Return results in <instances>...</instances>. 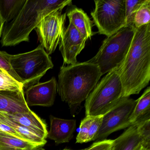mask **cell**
Here are the masks:
<instances>
[{
	"instance_id": "obj_28",
	"label": "cell",
	"mask_w": 150,
	"mask_h": 150,
	"mask_svg": "<svg viewBox=\"0 0 150 150\" xmlns=\"http://www.w3.org/2000/svg\"><path fill=\"white\" fill-rule=\"evenodd\" d=\"M0 131L12 135V136L19 138L24 139L21 135L17 133L16 132L12 127L7 125L3 123L0 122Z\"/></svg>"
},
{
	"instance_id": "obj_3",
	"label": "cell",
	"mask_w": 150,
	"mask_h": 150,
	"mask_svg": "<svg viewBox=\"0 0 150 150\" xmlns=\"http://www.w3.org/2000/svg\"><path fill=\"white\" fill-rule=\"evenodd\" d=\"M102 76L99 67L90 62L63 66L58 75L57 92L70 108L86 100Z\"/></svg>"
},
{
	"instance_id": "obj_31",
	"label": "cell",
	"mask_w": 150,
	"mask_h": 150,
	"mask_svg": "<svg viewBox=\"0 0 150 150\" xmlns=\"http://www.w3.org/2000/svg\"><path fill=\"white\" fill-rule=\"evenodd\" d=\"M62 150H71V149H67V148H65V149H63Z\"/></svg>"
},
{
	"instance_id": "obj_14",
	"label": "cell",
	"mask_w": 150,
	"mask_h": 150,
	"mask_svg": "<svg viewBox=\"0 0 150 150\" xmlns=\"http://www.w3.org/2000/svg\"><path fill=\"white\" fill-rule=\"evenodd\" d=\"M0 113L15 122L33 130L47 137L48 132L45 122L32 110L28 113H15L0 111Z\"/></svg>"
},
{
	"instance_id": "obj_11",
	"label": "cell",
	"mask_w": 150,
	"mask_h": 150,
	"mask_svg": "<svg viewBox=\"0 0 150 150\" xmlns=\"http://www.w3.org/2000/svg\"><path fill=\"white\" fill-rule=\"evenodd\" d=\"M57 82L53 77L44 82L35 84L26 89V103L29 106L49 107L55 102L57 93Z\"/></svg>"
},
{
	"instance_id": "obj_4",
	"label": "cell",
	"mask_w": 150,
	"mask_h": 150,
	"mask_svg": "<svg viewBox=\"0 0 150 150\" xmlns=\"http://www.w3.org/2000/svg\"><path fill=\"white\" fill-rule=\"evenodd\" d=\"M135 28L125 26L108 37L96 55L88 62L96 65L102 75L118 68L125 59L134 36Z\"/></svg>"
},
{
	"instance_id": "obj_29",
	"label": "cell",
	"mask_w": 150,
	"mask_h": 150,
	"mask_svg": "<svg viewBox=\"0 0 150 150\" xmlns=\"http://www.w3.org/2000/svg\"><path fill=\"white\" fill-rule=\"evenodd\" d=\"M4 22L2 20V17H1V15L0 13V37H1L2 35V31H3V28L4 26Z\"/></svg>"
},
{
	"instance_id": "obj_13",
	"label": "cell",
	"mask_w": 150,
	"mask_h": 150,
	"mask_svg": "<svg viewBox=\"0 0 150 150\" xmlns=\"http://www.w3.org/2000/svg\"><path fill=\"white\" fill-rule=\"evenodd\" d=\"M0 111L8 113H28L31 111L26 103L23 89L0 91Z\"/></svg>"
},
{
	"instance_id": "obj_24",
	"label": "cell",
	"mask_w": 150,
	"mask_h": 150,
	"mask_svg": "<svg viewBox=\"0 0 150 150\" xmlns=\"http://www.w3.org/2000/svg\"><path fill=\"white\" fill-rule=\"evenodd\" d=\"M126 26H133V19L136 12L145 0H125Z\"/></svg>"
},
{
	"instance_id": "obj_26",
	"label": "cell",
	"mask_w": 150,
	"mask_h": 150,
	"mask_svg": "<svg viewBox=\"0 0 150 150\" xmlns=\"http://www.w3.org/2000/svg\"><path fill=\"white\" fill-rule=\"evenodd\" d=\"M9 56L10 54L6 52L0 51V69L3 71L6 72L16 80L22 84L21 79L17 76L10 65Z\"/></svg>"
},
{
	"instance_id": "obj_15",
	"label": "cell",
	"mask_w": 150,
	"mask_h": 150,
	"mask_svg": "<svg viewBox=\"0 0 150 150\" xmlns=\"http://www.w3.org/2000/svg\"><path fill=\"white\" fill-rule=\"evenodd\" d=\"M103 115L86 116L81 121L76 143H87L95 140L101 125Z\"/></svg>"
},
{
	"instance_id": "obj_30",
	"label": "cell",
	"mask_w": 150,
	"mask_h": 150,
	"mask_svg": "<svg viewBox=\"0 0 150 150\" xmlns=\"http://www.w3.org/2000/svg\"><path fill=\"white\" fill-rule=\"evenodd\" d=\"M147 148H150V147H145L144 146L143 144H142L138 146L134 150H146Z\"/></svg>"
},
{
	"instance_id": "obj_20",
	"label": "cell",
	"mask_w": 150,
	"mask_h": 150,
	"mask_svg": "<svg viewBox=\"0 0 150 150\" xmlns=\"http://www.w3.org/2000/svg\"><path fill=\"white\" fill-rule=\"evenodd\" d=\"M0 122L9 125L21 135L24 139L34 143L45 144L47 143V137L33 130L24 127L13 120L6 117L0 113Z\"/></svg>"
},
{
	"instance_id": "obj_8",
	"label": "cell",
	"mask_w": 150,
	"mask_h": 150,
	"mask_svg": "<svg viewBox=\"0 0 150 150\" xmlns=\"http://www.w3.org/2000/svg\"><path fill=\"white\" fill-rule=\"evenodd\" d=\"M136 100L129 97L121 98L103 117L101 125L95 140L106 139L111 133L129 127V118L135 108Z\"/></svg>"
},
{
	"instance_id": "obj_22",
	"label": "cell",
	"mask_w": 150,
	"mask_h": 150,
	"mask_svg": "<svg viewBox=\"0 0 150 150\" xmlns=\"http://www.w3.org/2000/svg\"><path fill=\"white\" fill-rule=\"evenodd\" d=\"M150 1L145 0L136 12L133 19V26L139 28L146 24L150 23Z\"/></svg>"
},
{
	"instance_id": "obj_27",
	"label": "cell",
	"mask_w": 150,
	"mask_h": 150,
	"mask_svg": "<svg viewBox=\"0 0 150 150\" xmlns=\"http://www.w3.org/2000/svg\"><path fill=\"white\" fill-rule=\"evenodd\" d=\"M114 143V139H103L96 141L88 148L80 150H113Z\"/></svg>"
},
{
	"instance_id": "obj_1",
	"label": "cell",
	"mask_w": 150,
	"mask_h": 150,
	"mask_svg": "<svg viewBox=\"0 0 150 150\" xmlns=\"http://www.w3.org/2000/svg\"><path fill=\"white\" fill-rule=\"evenodd\" d=\"M123 97L138 94L150 80V23L135 28L128 54L117 68Z\"/></svg>"
},
{
	"instance_id": "obj_16",
	"label": "cell",
	"mask_w": 150,
	"mask_h": 150,
	"mask_svg": "<svg viewBox=\"0 0 150 150\" xmlns=\"http://www.w3.org/2000/svg\"><path fill=\"white\" fill-rule=\"evenodd\" d=\"M66 13L69 22L71 23L83 37L86 40L91 39L93 35L92 31L93 23L87 14L77 7L71 8Z\"/></svg>"
},
{
	"instance_id": "obj_18",
	"label": "cell",
	"mask_w": 150,
	"mask_h": 150,
	"mask_svg": "<svg viewBox=\"0 0 150 150\" xmlns=\"http://www.w3.org/2000/svg\"><path fill=\"white\" fill-rule=\"evenodd\" d=\"M142 144L143 140L138 132L137 125H133L114 139L113 150H134Z\"/></svg>"
},
{
	"instance_id": "obj_10",
	"label": "cell",
	"mask_w": 150,
	"mask_h": 150,
	"mask_svg": "<svg viewBox=\"0 0 150 150\" xmlns=\"http://www.w3.org/2000/svg\"><path fill=\"white\" fill-rule=\"evenodd\" d=\"M86 41L69 22L59 43V50L64 59V64L69 65L78 63L77 56L85 48Z\"/></svg>"
},
{
	"instance_id": "obj_6",
	"label": "cell",
	"mask_w": 150,
	"mask_h": 150,
	"mask_svg": "<svg viewBox=\"0 0 150 150\" xmlns=\"http://www.w3.org/2000/svg\"><path fill=\"white\" fill-rule=\"evenodd\" d=\"M9 62L21 80L23 89L38 83L47 71L54 67L51 58L40 45L31 51L10 55Z\"/></svg>"
},
{
	"instance_id": "obj_7",
	"label": "cell",
	"mask_w": 150,
	"mask_h": 150,
	"mask_svg": "<svg viewBox=\"0 0 150 150\" xmlns=\"http://www.w3.org/2000/svg\"><path fill=\"white\" fill-rule=\"evenodd\" d=\"M91 13L98 33L110 36L126 26L125 0H96Z\"/></svg>"
},
{
	"instance_id": "obj_9",
	"label": "cell",
	"mask_w": 150,
	"mask_h": 150,
	"mask_svg": "<svg viewBox=\"0 0 150 150\" xmlns=\"http://www.w3.org/2000/svg\"><path fill=\"white\" fill-rule=\"evenodd\" d=\"M62 12V10H56L49 14L35 29L40 45L49 55L56 50L65 30L67 13L63 14Z\"/></svg>"
},
{
	"instance_id": "obj_19",
	"label": "cell",
	"mask_w": 150,
	"mask_h": 150,
	"mask_svg": "<svg viewBox=\"0 0 150 150\" xmlns=\"http://www.w3.org/2000/svg\"><path fill=\"white\" fill-rule=\"evenodd\" d=\"M135 108L129 118L130 126L150 119V88L148 87L136 100Z\"/></svg>"
},
{
	"instance_id": "obj_23",
	"label": "cell",
	"mask_w": 150,
	"mask_h": 150,
	"mask_svg": "<svg viewBox=\"0 0 150 150\" xmlns=\"http://www.w3.org/2000/svg\"><path fill=\"white\" fill-rule=\"evenodd\" d=\"M23 89V85L6 72L0 71V91H16Z\"/></svg>"
},
{
	"instance_id": "obj_33",
	"label": "cell",
	"mask_w": 150,
	"mask_h": 150,
	"mask_svg": "<svg viewBox=\"0 0 150 150\" xmlns=\"http://www.w3.org/2000/svg\"><path fill=\"white\" fill-rule=\"evenodd\" d=\"M1 71V69H0V71Z\"/></svg>"
},
{
	"instance_id": "obj_17",
	"label": "cell",
	"mask_w": 150,
	"mask_h": 150,
	"mask_svg": "<svg viewBox=\"0 0 150 150\" xmlns=\"http://www.w3.org/2000/svg\"><path fill=\"white\" fill-rule=\"evenodd\" d=\"M45 145L0 131V150H45Z\"/></svg>"
},
{
	"instance_id": "obj_12",
	"label": "cell",
	"mask_w": 150,
	"mask_h": 150,
	"mask_svg": "<svg viewBox=\"0 0 150 150\" xmlns=\"http://www.w3.org/2000/svg\"><path fill=\"white\" fill-rule=\"evenodd\" d=\"M50 129L47 137L57 144L68 143L73 137L76 129V121L50 116Z\"/></svg>"
},
{
	"instance_id": "obj_25",
	"label": "cell",
	"mask_w": 150,
	"mask_h": 150,
	"mask_svg": "<svg viewBox=\"0 0 150 150\" xmlns=\"http://www.w3.org/2000/svg\"><path fill=\"white\" fill-rule=\"evenodd\" d=\"M135 125H137V130L143 140L144 146L150 148V119Z\"/></svg>"
},
{
	"instance_id": "obj_5",
	"label": "cell",
	"mask_w": 150,
	"mask_h": 150,
	"mask_svg": "<svg viewBox=\"0 0 150 150\" xmlns=\"http://www.w3.org/2000/svg\"><path fill=\"white\" fill-rule=\"evenodd\" d=\"M122 86L117 68L108 73L85 102L86 116L104 115L122 98Z\"/></svg>"
},
{
	"instance_id": "obj_2",
	"label": "cell",
	"mask_w": 150,
	"mask_h": 150,
	"mask_svg": "<svg viewBox=\"0 0 150 150\" xmlns=\"http://www.w3.org/2000/svg\"><path fill=\"white\" fill-rule=\"evenodd\" d=\"M71 0H26L15 18L3 28V47L14 46L29 41L30 35L46 16L71 5Z\"/></svg>"
},
{
	"instance_id": "obj_32",
	"label": "cell",
	"mask_w": 150,
	"mask_h": 150,
	"mask_svg": "<svg viewBox=\"0 0 150 150\" xmlns=\"http://www.w3.org/2000/svg\"><path fill=\"white\" fill-rule=\"evenodd\" d=\"M146 150H150V148H146Z\"/></svg>"
},
{
	"instance_id": "obj_21",
	"label": "cell",
	"mask_w": 150,
	"mask_h": 150,
	"mask_svg": "<svg viewBox=\"0 0 150 150\" xmlns=\"http://www.w3.org/2000/svg\"><path fill=\"white\" fill-rule=\"evenodd\" d=\"M26 0H0V13L4 23L12 21L17 16Z\"/></svg>"
}]
</instances>
